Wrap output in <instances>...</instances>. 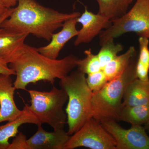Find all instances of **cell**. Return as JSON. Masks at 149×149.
Wrapping results in <instances>:
<instances>
[{"mask_svg": "<svg viewBox=\"0 0 149 149\" xmlns=\"http://www.w3.org/2000/svg\"><path fill=\"white\" fill-rule=\"evenodd\" d=\"M28 35L0 28V58L9 64Z\"/></svg>", "mask_w": 149, "mask_h": 149, "instance_id": "5bb4252c", "label": "cell"}, {"mask_svg": "<svg viewBox=\"0 0 149 149\" xmlns=\"http://www.w3.org/2000/svg\"><path fill=\"white\" fill-rule=\"evenodd\" d=\"M77 23L82 25V28L78 30L77 37L74 44L78 46L83 43L91 42L100 34L102 30L108 28L111 25V22L101 15L95 14L88 10L85 7V11L77 18Z\"/></svg>", "mask_w": 149, "mask_h": 149, "instance_id": "9c48e42d", "label": "cell"}, {"mask_svg": "<svg viewBox=\"0 0 149 149\" xmlns=\"http://www.w3.org/2000/svg\"><path fill=\"white\" fill-rule=\"evenodd\" d=\"M149 106V79L142 80L137 78L131 82L125 90L123 106Z\"/></svg>", "mask_w": 149, "mask_h": 149, "instance_id": "9a60e30c", "label": "cell"}, {"mask_svg": "<svg viewBox=\"0 0 149 149\" xmlns=\"http://www.w3.org/2000/svg\"><path fill=\"white\" fill-rule=\"evenodd\" d=\"M123 49V46L121 44H115L114 39L109 40L101 46L97 55L102 69Z\"/></svg>", "mask_w": 149, "mask_h": 149, "instance_id": "ffe728a7", "label": "cell"}, {"mask_svg": "<svg viewBox=\"0 0 149 149\" xmlns=\"http://www.w3.org/2000/svg\"><path fill=\"white\" fill-rule=\"evenodd\" d=\"M79 12H59L41 5L35 0H18L17 6L0 25V28L19 33L34 35L50 41L55 31L65 21L80 16Z\"/></svg>", "mask_w": 149, "mask_h": 149, "instance_id": "7a4b0ae2", "label": "cell"}, {"mask_svg": "<svg viewBox=\"0 0 149 149\" xmlns=\"http://www.w3.org/2000/svg\"><path fill=\"white\" fill-rule=\"evenodd\" d=\"M13 10L14 8L8 9L6 12L2 16L0 17V25L4 20H5L6 19L8 18L10 16L11 14L13 11Z\"/></svg>", "mask_w": 149, "mask_h": 149, "instance_id": "484cf974", "label": "cell"}, {"mask_svg": "<svg viewBox=\"0 0 149 149\" xmlns=\"http://www.w3.org/2000/svg\"><path fill=\"white\" fill-rule=\"evenodd\" d=\"M30 99L28 107L40 123H46L54 130L64 129L67 123L63 107L68 100L65 91L54 86L49 92L27 90Z\"/></svg>", "mask_w": 149, "mask_h": 149, "instance_id": "5b68a950", "label": "cell"}, {"mask_svg": "<svg viewBox=\"0 0 149 149\" xmlns=\"http://www.w3.org/2000/svg\"><path fill=\"white\" fill-rule=\"evenodd\" d=\"M27 123L37 125L41 124L29 109L28 105L25 104L21 115L17 118L0 125V149H8L10 144L9 139L17 135L18 128L21 125Z\"/></svg>", "mask_w": 149, "mask_h": 149, "instance_id": "4fadbf2b", "label": "cell"}, {"mask_svg": "<svg viewBox=\"0 0 149 149\" xmlns=\"http://www.w3.org/2000/svg\"><path fill=\"white\" fill-rule=\"evenodd\" d=\"M37 128L36 133L27 139L30 149H65L70 136L64 129L49 132L44 130L42 124Z\"/></svg>", "mask_w": 149, "mask_h": 149, "instance_id": "8fae6325", "label": "cell"}, {"mask_svg": "<svg viewBox=\"0 0 149 149\" xmlns=\"http://www.w3.org/2000/svg\"><path fill=\"white\" fill-rule=\"evenodd\" d=\"M6 62L0 58V74L15 75V72L13 69L8 66Z\"/></svg>", "mask_w": 149, "mask_h": 149, "instance_id": "cb8c5ba5", "label": "cell"}, {"mask_svg": "<svg viewBox=\"0 0 149 149\" xmlns=\"http://www.w3.org/2000/svg\"><path fill=\"white\" fill-rule=\"evenodd\" d=\"M111 22L110 27L99 35L101 46L109 40L128 32H135L149 40V0H136L130 10Z\"/></svg>", "mask_w": 149, "mask_h": 149, "instance_id": "8992f818", "label": "cell"}, {"mask_svg": "<svg viewBox=\"0 0 149 149\" xmlns=\"http://www.w3.org/2000/svg\"><path fill=\"white\" fill-rule=\"evenodd\" d=\"M137 55V52L135 47L132 46L124 53L116 56L107 63L102 70L108 81L120 76L127 68L132 58Z\"/></svg>", "mask_w": 149, "mask_h": 149, "instance_id": "2e32d148", "label": "cell"}, {"mask_svg": "<svg viewBox=\"0 0 149 149\" xmlns=\"http://www.w3.org/2000/svg\"><path fill=\"white\" fill-rule=\"evenodd\" d=\"M8 149H30L25 135L21 132L17 134L10 144Z\"/></svg>", "mask_w": 149, "mask_h": 149, "instance_id": "603a6c76", "label": "cell"}, {"mask_svg": "<svg viewBox=\"0 0 149 149\" xmlns=\"http://www.w3.org/2000/svg\"><path fill=\"white\" fill-rule=\"evenodd\" d=\"M139 54L137 61L149 70V40L145 37L139 39Z\"/></svg>", "mask_w": 149, "mask_h": 149, "instance_id": "7402d4cb", "label": "cell"}, {"mask_svg": "<svg viewBox=\"0 0 149 149\" xmlns=\"http://www.w3.org/2000/svg\"><path fill=\"white\" fill-rule=\"evenodd\" d=\"M80 147L91 149H116V143L101 122L92 117L78 131L70 136L65 149Z\"/></svg>", "mask_w": 149, "mask_h": 149, "instance_id": "52a82bcc", "label": "cell"}, {"mask_svg": "<svg viewBox=\"0 0 149 149\" xmlns=\"http://www.w3.org/2000/svg\"><path fill=\"white\" fill-rule=\"evenodd\" d=\"M60 80V87L65 91L68 96L65 112L68 125V133L71 136L93 117V93L88 87L85 74L78 70Z\"/></svg>", "mask_w": 149, "mask_h": 149, "instance_id": "3957f363", "label": "cell"}, {"mask_svg": "<svg viewBox=\"0 0 149 149\" xmlns=\"http://www.w3.org/2000/svg\"><path fill=\"white\" fill-rule=\"evenodd\" d=\"M15 90L11 75L0 74V123L12 121L22 113L15 102Z\"/></svg>", "mask_w": 149, "mask_h": 149, "instance_id": "30bf717a", "label": "cell"}, {"mask_svg": "<svg viewBox=\"0 0 149 149\" xmlns=\"http://www.w3.org/2000/svg\"><path fill=\"white\" fill-rule=\"evenodd\" d=\"M119 120L128 123L131 125H144L149 121V106L123 107Z\"/></svg>", "mask_w": 149, "mask_h": 149, "instance_id": "ac0fdd59", "label": "cell"}, {"mask_svg": "<svg viewBox=\"0 0 149 149\" xmlns=\"http://www.w3.org/2000/svg\"><path fill=\"white\" fill-rule=\"evenodd\" d=\"M98 3V13L109 19L119 18L128 11L133 0H96Z\"/></svg>", "mask_w": 149, "mask_h": 149, "instance_id": "e0dca14e", "label": "cell"}, {"mask_svg": "<svg viewBox=\"0 0 149 149\" xmlns=\"http://www.w3.org/2000/svg\"><path fill=\"white\" fill-rule=\"evenodd\" d=\"M6 8H11L16 5L18 0H0Z\"/></svg>", "mask_w": 149, "mask_h": 149, "instance_id": "d4e9b609", "label": "cell"}, {"mask_svg": "<svg viewBox=\"0 0 149 149\" xmlns=\"http://www.w3.org/2000/svg\"><path fill=\"white\" fill-rule=\"evenodd\" d=\"M85 57L79 59L77 62V70L85 74H89L102 70L98 55L92 52L91 49L84 52Z\"/></svg>", "mask_w": 149, "mask_h": 149, "instance_id": "d6986e66", "label": "cell"}, {"mask_svg": "<svg viewBox=\"0 0 149 149\" xmlns=\"http://www.w3.org/2000/svg\"><path fill=\"white\" fill-rule=\"evenodd\" d=\"M100 122L114 139L116 149H149V136L143 125H131L125 129L113 119Z\"/></svg>", "mask_w": 149, "mask_h": 149, "instance_id": "ba28073f", "label": "cell"}, {"mask_svg": "<svg viewBox=\"0 0 149 149\" xmlns=\"http://www.w3.org/2000/svg\"><path fill=\"white\" fill-rule=\"evenodd\" d=\"M77 17L72 18L64 22L60 32L54 33L50 43L47 45L37 48L40 53L49 58L56 59L60 52L69 40L78 34L76 28Z\"/></svg>", "mask_w": 149, "mask_h": 149, "instance_id": "7c38bea8", "label": "cell"}, {"mask_svg": "<svg viewBox=\"0 0 149 149\" xmlns=\"http://www.w3.org/2000/svg\"><path fill=\"white\" fill-rule=\"evenodd\" d=\"M77 57L70 54L61 59H53L43 55L37 48L25 43L16 52L10 64L15 72V88L26 90L30 83L44 81L53 84L69 74L77 66Z\"/></svg>", "mask_w": 149, "mask_h": 149, "instance_id": "6da1fadb", "label": "cell"}, {"mask_svg": "<svg viewBox=\"0 0 149 149\" xmlns=\"http://www.w3.org/2000/svg\"><path fill=\"white\" fill-rule=\"evenodd\" d=\"M86 80L88 87L93 93L100 91L108 82L102 69L88 74Z\"/></svg>", "mask_w": 149, "mask_h": 149, "instance_id": "44dd1931", "label": "cell"}, {"mask_svg": "<svg viewBox=\"0 0 149 149\" xmlns=\"http://www.w3.org/2000/svg\"><path fill=\"white\" fill-rule=\"evenodd\" d=\"M0 1V17L2 16L8 9Z\"/></svg>", "mask_w": 149, "mask_h": 149, "instance_id": "4316f807", "label": "cell"}, {"mask_svg": "<svg viewBox=\"0 0 149 149\" xmlns=\"http://www.w3.org/2000/svg\"><path fill=\"white\" fill-rule=\"evenodd\" d=\"M144 128L146 129V130L149 132V121L146 124L144 125Z\"/></svg>", "mask_w": 149, "mask_h": 149, "instance_id": "83f0119b", "label": "cell"}, {"mask_svg": "<svg viewBox=\"0 0 149 149\" xmlns=\"http://www.w3.org/2000/svg\"><path fill=\"white\" fill-rule=\"evenodd\" d=\"M137 56L120 76L108 81L100 91L93 93L92 100V116L100 121L105 119L119 121L125 90L131 82L137 79Z\"/></svg>", "mask_w": 149, "mask_h": 149, "instance_id": "277c9868", "label": "cell"}]
</instances>
